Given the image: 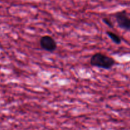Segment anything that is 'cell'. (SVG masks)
<instances>
[{
  "label": "cell",
  "instance_id": "cell-1",
  "mask_svg": "<svg viewBox=\"0 0 130 130\" xmlns=\"http://www.w3.org/2000/svg\"><path fill=\"white\" fill-rule=\"evenodd\" d=\"M90 63L93 67L109 70L115 66L116 62V60L112 57H109L104 53L99 52L94 53L91 56Z\"/></svg>",
  "mask_w": 130,
  "mask_h": 130
},
{
  "label": "cell",
  "instance_id": "cell-2",
  "mask_svg": "<svg viewBox=\"0 0 130 130\" xmlns=\"http://www.w3.org/2000/svg\"><path fill=\"white\" fill-rule=\"evenodd\" d=\"M39 45L41 48L48 52H53L57 50V43L51 36L44 35L39 39Z\"/></svg>",
  "mask_w": 130,
  "mask_h": 130
},
{
  "label": "cell",
  "instance_id": "cell-3",
  "mask_svg": "<svg viewBox=\"0 0 130 130\" xmlns=\"http://www.w3.org/2000/svg\"><path fill=\"white\" fill-rule=\"evenodd\" d=\"M115 19L118 26L121 29L130 31V17L125 10L117 12L115 14Z\"/></svg>",
  "mask_w": 130,
  "mask_h": 130
},
{
  "label": "cell",
  "instance_id": "cell-4",
  "mask_svg": "<svg viewBox=\"0 0 130 130\" xmlns=\"http://www.w3.org/2000/svg\"><path fill=\"white\" fill-rule=\"evenodd\" d=\"M106 34L109 36V38L111 39L112 41L115 43V44H120L121 43V38L119 36L116 34L115 32L111 31V30H108V31L106 32Z\"/></svg>",
  "mask_w": 130,
  "mask_h": 130
},
{
  "label": "cell",
  "instance_id": "cell-5",
  "mask_svg": "<svg viewBox=\"0 0 130 130\" xmlns=\"http://www.w3.org/2000/svg\"><path fill=\"white\" fill-rule=\"evenodd\" d=\"M102 20H103V22H104L105 23L108 27H109L110 28H112V29H114V24H113V23L112 22L111 20H109L108 18H106V17L103 18Z\"/></svg>",
  "mask_w": 130,
  "mask_h": 130
},
{
  "label": "cell",
  "instance_id": "cell-6",
  "mask_svg": "<svg viewBox=\"0 0 130 130\" xmlns=\"http://www.w3.org/2000/svg\"><path fill=\"white\" fill-rule=\"evenodd\" d=\"M1 48H2V44H1V43H0V49H1Z\"/></svg>",
  "mask_w": 130,
  "mask_h": 130
}]
</instances>
